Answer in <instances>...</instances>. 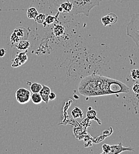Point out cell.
I'll return each instance as SVG.
<instances>
[{
  "mask_svg": "<svg viewBox=\"0 0 139 154\" xmlns=\"http://www.w3.org/2000/svg\"><path fill=\"white\" fill-rule=\"evenodd\" d=\"M64 28L61 25H57L54 27V33L57 36H60L64 33Z\"/></svg>",
  "mask_w": 139,
  "mask_h": 154,
  "instance_id": "obj_15",
  "label": "cell"
},
{
  "mask_svg": "<svg viewBox=\"0 0 139 154\" xmlns=\"http://www.w3.org/2000/svg\"><path fill=\"white\" fill-rule=\"evenodd\" d=\"M51 92V88L46 85H42V88L40 91L39 94L41 96L42 101H44L46 104H48L49 102V94Z\"/></svg>",
  "mask_w": 139,
  "mask_h": 154,
  "instance_id": "obj_8",
  "label": "cell"
},
{
  "mask_svg": "<svg viewBox=\"0 0 139 154\" xmlns=\"http://www.w3.org/2000/svg\"><path fill=\"white\" fill-rule=\"evenodd\" d=\"M73 4L69 1H65L61 2L58 5L57 8V13L60 14L61 13H63L70 14L71 15V13L73 10Z\"/></svg>",
  "mask_w": 139,
  "mask_h": 154,
  "instance_id": "obj_5",
  "label": "cell"
},
{
  "mask_svg": "<svg viewBox=\"0 0 139 154\" xmlns=\"http://www.w3.org/2000/svg\"><path fill=\"white\" fill-rule=\"evenodd\" d=\"M126 34L139 48V13L131 15V20L127 26Z\"/></svg>",
  "mask_w": 139,
  "mask_h": 154,
  "instance_id": "obj_3",
  "label": "cell"
},
{
  "mask_svg": "<svg viewBox=\"0 0 139 154\" xmlns=\"http://www.w3.org/2000/svg\"><path fill=\"white\" fill-rule=\"evenodd\" d=\"M102 149H103L102 154H109L111 146L108 144H103L102 145Z\"/></svg>",
  "mask_w": 139,
  "mask_h": 154,
  "instance_id": "obj_22",
  "label": "cell"
},
{
  "mask_svg": "<svg viewBox=\"0 0 139 154\" xmlns=\"http://www.w3.org/2000/svg\"><path fill=\"white\" fill-rule=\"evenodd\" d=\"M58 20V16H52V15H48L46 16V18L45 20V21L43 22V24L44 27H46L47 25H50L55 23Z\"/></svg>",
  "mask_w": 139,
  "mask_h": 154,
  "instance_id": "obj_11",
  "label": "cell"
},
{
  "mask_svg": "<svg viewBox=\"0 0 139 154\" xmlns=\"http://www.w3.org/2000/svg\"><path fill=\"white\" fill-rule=\"evenodd\" d=\"M6 50L5 49H0V57H4L5 55Z\"/></svg>",
  "mask_w": 139,
  "mask_h": 154,
  "instance_id": "obj_26",
  "label": "cell"
},
{
  "mask_svg": "<svg viewBox=\"0 0 139 154\" xmlns=\"http://www.w3.org/2000/svg\"><path fill=\"white\" fill-rule=\"evenodd\" d=\"M133 91L136 94H139V82H136L133 86Z\"/></svg>",
  "mask_w": 139,
  "mask_h": 154,
  "instance_id": "obj_24",
  "label": "cell"
},
{
  "mask_svg": "<svg viewBox=\"0 0 139 154\" xmlns=\"http://www.w3.org/2000/svg\"><path fill=\"white\" fill-rule=\"evenodd\" d=\"M101 21L102 23V24L104 25V26H108L109 25H111L110 22H109V20L108 19L107 15L102 17L101 19Z\"/></svg>",
  "mask_w": 139,
  "mask_h": 154,
  "instance_id": "obj_23",
  "label": "cell"
},
{
  "mask_svg": "<svg viewBox=\"0 0 139 154\" xmlns=\"http://www.w3.org/2000/svg\"><path fill=\"white\" fill-rule=\"evenodd\" d=\"M30 46V43L27 40H22L19 41L16 45V48L20 51H26Z\"/></svg>",
  "mask_w": 139,
  "mask_h": 154,
  "instance_id": "obj_9",
  "label": "cell"
},
{
  "mask_svg": "<svg viewBox=\"0 0 139 154\" xmlns=\"http://www.w3.org/2000/svg\"><path fill=\"white\" fill-rule=\"evenodd\" d=\"M19 38L20 40H27L29 36V32L25 27H17L13 32Z\"/></svg>",
  "mask_w": 139,
  "mask_h": 154,
  "instance_id": "obj_7",
  "label": "cell"
},
{
  "mask_svg": "<svg viewBox=\"0 0 139 154\" xmlns=\"http://www.w3.org/2000/svg\"><path fill=\"white\" fill-rule=\"evenodd\" d=\"M72 115L74 118H77V117H81V116H83V113L79 108L76 107L72 111Z\"/></svg>",
  "mask_w": 139,
  "mask_h": 154,
  "instance_id": "obj_18",
  "label": "cell"
},
{
  "mask_svg": "<svg viewBox=\"0 0 139 154\" xmlns=\"http://www.w3.org/2000/svg\"><path fill=\"white\" fill-rule=\"evenodd\" d=\"M42 85L39 82H33L30 85V91L33 93H38L41 90Z\"/></svg>",
  "mask_w": 139,
  "mask_h": 154,
  "instance_id": "obj_12",
  "label": "cell"
},
{
  "mask_svg": "<svg viewBox=\"0 0 139 154\" xmlns=\"http://www.w3.org/2000/svg\"><path fill=\"white\" fill-rule=\"evenodd\" d=\"M19 41H20V39L16 35V34L14 32H13V33L11 34V37H10V42H11V44L14 45L16 43H17Z\"/></svg>",
  "mask_w": 139,
  "mask_h": 154,
  "instance_id": "obj_20",
  "label": "cell"
},
{
  "mask_svg": "<svg viewBox=\"0 0 139 154\" xmlns=\"http://www.w3.org/2000/svg\"><path fill=\"white\" fill-rule=\"evenodd\" d=\"M21 65V63H20V60L17 57H16L12 60V63H11V66L13 68H16L18 66H20Z\"/></svg>",
  "mask_w": 139,
  "mask_h": 154,
  "instance_id": "obj_21",
  "label": "cell"
},
{
  "mask_svg": "<svg viewBox=\"0 0 139 154\" xmlns=\"http://www.w3.org/2000/svg\"><path fill=\"white\" fill-rule=\"evenodd\" d=\"M111 149L109 154H120L123 151H134V149L131 147H124L122 144L120 143L118 145H110Z\"/></svg>",
  "mask_w": 139,
  "mask_h": 154,
  "instance_id": "obj_6",
  "label": "cell"
},
{
  "mask_svg": "<svg viewBox=\"0 0 139 154\" xmlns=\"http://www.w3.org/2000/svg\"><path fill=\"white\" fill-rule=\"evenodd\" d=\"M65 1H69L73 4L71 16L83 14L86 16H89L90 10L94 7L99 5L102 1V0H49V3L50 7L57 9L61 2Z\"/></svg>",
  "mask_w": 139,
  "mask_h": 154,
  "instance_id": "obj_2",
  "label": "cell"
},
{
  "mask_svg": "<svg viewBox=\"0 0 139 154\" xmlns=\"http://www.w3.org/2000/svg\"><path fill=\"white\" fill-rule=\"evenodd\" d=\"M46 15L43 13H40L38 14V15L36 16V17L35 18V21L39 24H43V22L45 21V20L46 18Z\"/></svg>",
  "mask_w": 139,
  "mask_h": 154,
  "instance_id": "obj_17",
  "label": "cell"
},
{
  "mask_svg": "<svg viewBox=\"0 0 139 154\" xmlns=\"http://www.w3.org/2000/svg\"><path fill=\"white\" fill-rule=\"evenodd\" d=\"M26 53H27V50L25 52H20L17 56V57L20 60V63H21V65L27 62V59H28V57H27V55Z\"/></svg>",
  "mask_w": 139,
  "mask_h": 154,
  "instance_id": "obj_14",
  "label": "cell"
},
{
  "mask_svg": "<svg viewBox=\"0 0 139 154\" xmlns=\"http://www.w3.org/2000/svg\"><path fill=\"white\" fill-rule=\"evenodd\" d=\"M131 77L134 80H137L139 79V69H133L131 71Z\"/></svg>",
  "mask_w": 139,
  "mask_h": 154,
  "instance_id": "obj_19",
  "label": "cell"
},
{
  "mask_svg": "<svg viewBox=\"0 0 139 154\" xmlns=\"http://www.w3.org/2000/svg\"><path fill=\"white\" fill-rule=\"evenodd\" d=\"M17 101L21 104H26L29 102L31 98V93L25 88H20L16 92Z\"/></svg>",
  "mask_w": 139,
  "mask_h": 154,
  "instance_id": "obj_4",
  "label": "cell"
},
{
  "mask_svg": "<svg viewBox=\"0 0 139 154\" xmlns=\"http://www.w3.org/2000/svg\"><path fill=\"white\" fill-rule=\"evenodd\" d=\"M33 102V104H39L42 102V99L41 96L38 93H33L31 95V98H30Z\"/></svg>",
  "mask_w": 139,
  "mask_h": 154,
  "instance_id": "obj_13",
  "label": "cell"
},
{
  "mask_svg": "<svg viewBox=\"0 0 139 154\" xmlns=\"http://www.w3.org/2000/svg\"><path fill=\"white\" fill-rule=\"evenodd\" d=\"M56 97H57L56 94L54 93H53V92H51L50 94H49V100L53 101V100L56 99Z\"/></svg>",
  "mask_w": 139,
  "mask_h": 154,
  "instance_id": "obj_25",
  "label": "cell"
},
{
  "mask_svg": "<svg viewBox=\"0 0 139 154\" xmlns=\"http://www.w3.org/2000/svg\"><path fill=\"white\" fill-rule=\"evenodd\" d=\"M38 14L39 13L36 8L33 7L29 8L27 11V16L29 19H35Z\"/></svg>",
  "mask_w": 139,
  "mask_h": 154,
  "instance_id": "obj_10",
  "label": "cell"
},
{
  "mask_svg": "<svg viewBox=\"0 0 139 154\" xmlns=\"http://www.w3.org/2000/svg\"><path fill=\"white\" fill-rule=\"evenodd\" d=\"M107 16L109 20V22H110L111 24H115V23H117V21L118 20V17L115 14H114L113 13H111L108 14L107 15Z\"/></svg>",
  "mask_w": 139,
  "mask_h": 154,
  "instance_id": "obj_16",
  "label": "cell"
},
{
  "mask_svg": "<svg viewBox=\"0 0 139 154\" xmlns=\"http://www.w3.org/2000/svg\"><path fill=\"white\" fill-rule=\"evenodd\" d=\"M129 91V87L122 82L98 75L84 78L79 86L80 94L86 97L128 93Z\"/></svg>",
  "mask_w": 139,
  "mask_h": 154,
  "instance_id": "obj_1",
  "label": "cell"
}]
</instances>
